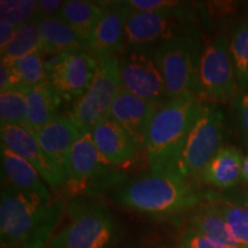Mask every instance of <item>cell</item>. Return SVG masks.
<instances>
[{"label": "cell", "mask_w": 248, "mask_h": 248, "mask_svg": "<svg viewBox=\"0 0 248 248\" xmlns=\"http://www.w3.org/2000/svg\"><path fill=\"white\" fill-rule=\"evenodd\" d=\"M125 4L136 12H176L188 7L186 2L176 0H129Z\"/></svg>", "instance_id": "obj_30"}, {"label": "cell", "mask_w": 248, "mask_h": 248, "mask_svg": "<svg viewBox=\"0 0 248 248\" xmlns=\"http://www.w3.org/2000/svg\"><path fill=\"white\" fill-rule=\"evenodd\" d=\"M61 102L62 99L48 82L27 89L28 128L35 132L57 119Z\"/></svg>", "instance_id": "obj_22"}, {"label": "cell", "mask_w": 248, "mask_h": 248, "mask_svg": "<svg viewBox=\"0 0 248 248\" xmlns=\"http://www.w3.org/2000/svg\"><path fill=\"white\" fill-rule=\"evenodd\" d=\"M36 0H1L0 1V22L21 27L37 21Z\"/></svg>", "instance_id": "obj_29"}, {"label": "cell", "mask_w": 248, "mask_h": 248, "mask_svg": "<svg viewBox=\"0 0 248 248\" xmlns=\"http://www.w3.org/2000/svg\"><path fill=\"white\" fill-rule=\"evenodd\" d=\"M204 199L216 204L235 239L244 248H248V208L231 202L217 193L204 194Z\"/></svg>", "instance_id": "obj_24"}, {"label": "cell", "mask_w": 248, "mask_h": 248, "mask_svg": "<svg viewBox=\"0 0 248 248\" xmlns=\"http://www.w3.org/2000/svg\"><path fill=\"white\" fill-rule=\"evenodd\" d=\"M108 163L93 144L90 133H78L70 155V173L66 191L74 195H97L117 185L123 175Z\"/></svg>", "instance_id": "obj_9"}, {"label": "cell", "mask_w": 248, "mask_h": 248, "mask_svg": "<svg viewBox=\"0 0 248 248\" xmlns=\"http://www.w3.org/2000/svg\"><path fill=\"white\" fill-rule=\"evenodd\" d=\"M98 61L89 52H77L52 57L47 61L48 83L64 101H74L89 88Z\"/></svg>", "instance_id": "obj_12"}, {"label": "cell", "mask_w": 248, "mask_h": 248, "mask_svg": "<svg viewBox=\"0 0 248 248\" xmlns=\"http://www.w3.org/2000/svg\"><path fill=\"white\" fill-rule=\"evenodd\" d=\"M1 169L6 184L17 190L38 195L46 201L53 200L49 186L31 164L7 148L1 147Z\"/></svg>", "instance_id": "obj_19"}, {"label": "cell", "mask_w": 248, "mask_h": 248, "mask_svg": "<svg viewBox=\"0 0 248 248\" xmlns=\"http://www.w3.org/2000/svg\"><path fill=\"white\" fill-rule=\"evenodd\" d=\"M202 47L197 31L176 37L155 48L168 99L199 98V63Z\"/></svg>", "instance_id": "obj_4"}, {"label": "cell", "mask_w": 248, "mask_h": 248, "mask_svg": "<svg viewBox=\"0 0 248 248\" xmlns=\"http://www.w3.org/2000/svg\"><path fill=\"white\" fill-rule=\"evenodd\" d=\"M131 8L125 1L105 2V11L88 42V52L98 62L124 49L125 28Z\"/></svg>", "instance_id": "obj_14"}, {"label": "cell", "mask_w": 248, "mask_h": 248, "mask_svg": "<svg viewBox=\"0 0 248 248\" xmlns=\"http://www.w3.org/2000/svg\"><path fill=\"white\" fill-rule=\"evenodd\" d=\"M37 22L42 39V52L44 54L57 57L67 53L88 52V42L59 15L42 18Z\"/></svg>", "instance_id": "obj_18"}, {"label": "cell", "mask_w": 248, "mask_h": 248, "mask_svg": "<svg viewBox=\"0 0 248 248\" xmlns=\"http://www.w3.org/2000/svg\"><path fill=\"white\" fill-rule=\"evenodd\" d=\"M0 126H28L27 89L0 92Z\"/></svg>", "instance_id": "obj_26"}, {"label": "cell", "mask_w": 248, "mask_h": 248, "mask_svg": "<svg viewBox=\"0 0 248 248\" xmlns=\"http://www.w3.org/2000/svg\"><path fill=\"white\" fill-rule=\"evenodd\" d=\"M224 117L218 108L204 105L179 154L175 171L187 181L201 179L214 155L221 148Z\"/></svg>", "instance_id": "obj_7"}, {"label": "cell", "mask_w": 248, "mask_h": 248, "mask_svg": "<svg viewBox=\"0 0 248 248\" xmlns=\"http://www.w3.org/2000/svg\"><path fill=\"white\" fill-rule=\"evenodd\" d=\"M44 55L39 51L12 61L21 89H30L48 82L47 61Z\"/></svg>", "instance_id": "obj_27"}, {"label": "cell", "mask_w": 248, "mask_h": 248, "mask_svg": "<svg viewBox=\"0 0 248 248\" xmlns=\"http://www.w3.org/2000/svg\"><path fill=\"white\" fill-rule=\"evenodd\" d=\"M18 27L6 22H0V51L5 49L11 44L16 35Z\"/></svg>", "instance_id": "obj_35"}, {"label": "cell", "mask_w": 248, "mask_h": 248, "mask_svg": "<svg viewBox=\"0 0 248 248\" xmlns=\"http://www.w3.org/2000/svg\"><path fill=\"white\" fill-rule=\"evenodd\" d=\"M243 153L234 146H223L206 167L201 179L214 187L228 190L241 182Z\"/></svg>", "instance_id": "obj_20"}, {"label": "cell", "mask_w": 248, "mask_h": 248, "mask_svg": "<svg viewBox=\"0 0 248 248\" xmlns=\"http://www.w3.org/2000/svg\"><path fill=\"white\" fill-rule=\"evenodd\" d=\"M35 133L45 159L64 188L69 179L71 150L79 131L69 116L59 115Z\"/></svg>", "instance_id": "obj_13"}, {"label": "cell", "mask_w": 248, "mask_h": 248, "mask_svg": "<svg viewBox=\"0 0 248 248\" xmlns=\"http://www.w3.org/2000/svg\"><path fill=\"white\" fill-rule=\"evenodd\" d=\"M181 245L184 248H225L192 228H188L185 231Z\"/></svg>", "instance_id": "obj_31"}, {"label": "cell", "mask_w": 248, "mask_h": 248, "mask_svg": "<svg viewBox=\"0 0 248 248\" xmlns=\"http://www.w3.org/2000/svg\"><path fill=\"white\" fill-rule=\"evenodd\" d=\"M69 222L46 248H107L115 235V223L106 204L74 198L68 206Z\"/></svg>", "instance_id": "obj_5"}, {"label": "cell", "mask_w": 248, "mask_h": 248, "mask_svg": "<svg viewBox=\"0 0 248 248\" xmlns=\"http://www.w3.org/2000/svg\"><path fill=\"white\" fill-rule=\"evenodd\" d=\"M1 147L7 148L28 161L42 176L46 184L53 190L61 188L57 176L45 159L36 133L28 126H4L0 128Z\"/></svg>", "instance_id": "obj_16"}, {"label": "cell", "mask_w": 248, "mask_h": 248, "mask_svg": "<svg viewBox=\"0 0 248 248\" xmlns=\"http://www.w3.org/2000/svg\"><path fill=\"white\" fill-rule=\"evenodd\" d=\"M237 111L241 133L248 145V92H243L237 100Z\"/></svg>", "instance_id": "obj_33"}, {"label": "cell", "mask_w": 248, "mask_h": 248, "mask_svg": "<svg viewBox=\"0 0 248 248\" xmlns=\"http://www.w3.org/2000/svg\"><path fill=\"white\" fill-rule=\"evenodd\" d=\"M64 1L60 0H39L37 6V21L42 18L57 16L60 13Z\"/></svg>", "instance_id": "obj_34"}, {"label": "cell", "mask_w": 248, "mask_h": 248, "mask_svg": "<svg viewBox=\"0 0 248 248\" xmlns=\"http://www.w3.org/2000/svg\"><path fill=\"white\" fill-rule=\"evenodd\" d=\"M176 248H184V247H183L182 245H179V246H178V247H176Z\"/></svg>", "instance_id": "obj_38"}, {"label": "cell", "mask_w": 248, "mask_h": 248, "mask_svg": "<svg viewBox=\"0 0 248 248\" xmlns=\"http://www.w3.org/2000/svg\"><path fill=\"white\" fill-rule=\"evenodd\" d=\"M160 107L121 90L108 119L114 121L133 142L139 153L145 152L151 122Z\"/></svg>", "instance_id": "obj_15"}, {"label": "cell", "mask_w": 248, "mask_h": 248, "mask_svg": "<svg viewBox=\"0 0 248 248\" xmlns=\"http://www.w3.org/2000/svg\"><path fill=\"white\" fill-rule=\"evenodd\" d=\"M230 55L239 89L248 92V17L232 30Z\"/></svg>", "instance_id": "obj_25"}, {"label": "cell", "mask_w": 248, "mask_h": 248, "mask_svg": "<svg viewBox=\"0 0 248 248\" xmlns=\"http://www.w3.org/2000/svg\"><path fill=\"white\" fill-rule=\"evenodd\" d=\"M117 57L123 90L157 107L169 100L155 48L124 49Z\"/></svg>", "instance_id": "obj_11"}, {"label": "cell", "mask_w": 248, "mask_h": 248, "mask_svg": "<svg viewBox=\"0 0 248 248\" xmlns=\"http://www.w3.org/2000/svg\"><path fill=\"white\" fill-rule=\"evenodd\" d=\"M194 18L190 6L176 12L131 11L126 22L124 49L156 48L167 40L193 32Z\"/></svg>", "instance_id": "obj_8"}, {"label": "cell", "mask_w": 248, "mask_h": 248, "mask_svg": "<svg viewBox=\"0 0 248 248\" xmlns=\"http://www.w3.org/2000/svg\"><path fill=\"white\" fill-rule=\"evenodd\" d=\"M241 182L248 185V154L244 157L243 170H241Z\"/></svg>", "instance_id": "obj_37"}, {"label": "cell", "mask_w": 248, "mask_h": 248, "mask_svg": "<svg viewBox=\"0 0 248 248\" xmlns=\"http://www.w3.org/2000/svg\"><path fill=\"white\" fill-rule=\"evenodd\" d=\"M104 11L105 2L69 0L63 2L59 16L66 21L83 39L89 42Z\"/></svg>", "instance_id": "obj_23"}, {"label": "cell", "mask_w": 248, "mask_h": 248, "mask_svg": "<svg viewBox=\"0 0 248 248\" xmlns=\"http://www.w3.org/2000/svg\"><path fill=\"white\" fill-rule=\"evenodd\" d=\"M198 79L200 100L225 102L235 97L239 86L230 55V39L219 36L203 46Z\"/></svg>", "instance_id": "obj_10"}, {"label": "cell", "mask_w": 248, "mask_h": 248, "mask_svg": "<svg viewBox=\"0 0 248 248\" xmlns=\"http://www.w3.org/2000/svg\"><path fill=\"white\" fill-rule=\"evenodd\" d=\"M202 106L199 98H177L170 99L156 110L144 152L152 173L175 171L179 154Z\"/></svg>", "instance_id": "obj_3"}, {"label": "cell", "mask_w": 248, "mask_h": 248, "mask_svg": "<svg viewBox=\"0 0 248 248\" xmlns=\"http://www.w3.org/2000/svg\"><path fill=\"white\" fill-rule=\"evenodd\" d=\"M21 89L12 61L1 59L0 61V91Z\"/></svg>", "instance_id": "obj_32"}, {"label": "cell", "mask_w": 248, "mask_h": 248, "mask_svg": "<svg viewBox=\"0 0 248 248\" xmlns=\"http://www.w3.org/2000/svg\"><path fill=\"white\" fill-rule=\"evenodd\" d=\"M190 228L225 248H244L235 239L222 213L212 201L195 207L190 216Z\"/></svg>", "instance_id": "obj_21"}, {"label": "cell", "mask_w": 248, "mask_h": 248, "mask_svg": "<svg viewBox=\"0 0 248 248\" xmlns=\"http://www.w3.org/2000/svg\"><path fill=\"white\" fill-rule=\"evenodd\" d=\"M39 51L42 52V39L38 22L32 21L18 27L14 39L7 47L0 51V54L1 59L14 61Z\"/></svg>", "instance_id": "obj_28"}, {"label": "cell", "mask_w": 248, "mask_h": 248, "mask_svg": "<svg viewBox=\"0 0 248 248\" xmlns=\"http://www.w3.org/2000/svg\"><path fill=\"white\" fill-rule=\"evenodd\" d=\"M63 209L60 198L46 201L5 183L0 199L2 248H46Z\"/></svg>", "instance_id": "obj_1"}, {"label": "cell", "mask_w": 248, "mask_h": 248, "mask_svg": "<svg viewBox=\"0 0 248 248\" xmlns=\"http://www.w3.org/2000/svg\"><path fill=\"white\" fill-rule=\"evenodd\" d=\"M121 90L119 57L99 61L89 88L74 102L69 114L77 130L80 133H90L98 123L108 119Z\"/></svg>", "instance_id": "obj_6"}, {"label": "cell", "mask_w": 248, "mask_h": 248, "mask_svg": "<svg viewBox=\"0 0 248 248\" xmlns=\"http://www.w3.org/2000/svg\"><path fill=\"white\" fill-rule=\"evenodd\" d=\"M90 136L101 156L115 168H125L137 160V148L125 132L110 119L98 123Z\"/></svg>", "instance_id": "obj_17"}, {"label": "cell", "mask_w": 248, "mask_h": 248, "mask_svg": "<svg viewBox=\"0 0 248 248\" xmlns=\"http://www.w3.org/2000/svg\"><path fill=\"white\" fill-rule=\"evenodd\" d=\"M204 195L193 187L192 182L176 171L148 173L124 183L116 200L133 212L152 216L178 214L202 203Z\"/></svg>", "instance_id": "obj_2"}, {"label": "cell", "mask_w": 248, "mask_h": 248, "mask_svg": "<svg viewBox=\"0 0 248 248\" xmlns=\"http://www.w3.org/2000/svg\"><path fill=\"white\" fill-rule=\"evenodd\" d=\"M222 197L226 200L231 201V202L239 204V206H243L245 208H248V186L245 190L238 192L237 194L231 195V197H225V195H222Z\"/></svg>", "instance_id": "obj_36"}]
</instances>
